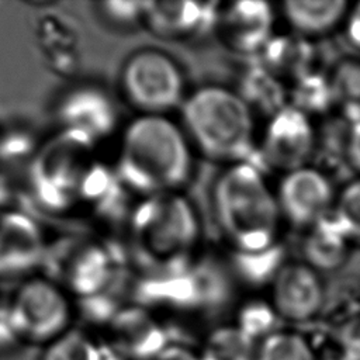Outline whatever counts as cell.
<instances>
[{
	"label": "cell",
	"instance_id": "6da1fadb",
	"mask_svg": "<svg viewBox=\"0 0 360 360\" xmlns=\"http://www.w3.org/2000/svg\"><path fill=\"white\" fill-rule=\"evenodd\" d=\"M94 150V143L69 131L58 129L41 141L25 170V191L34 208L58 217L83 208L103 211L120 181Z\"/></svg>",
	"mask_w": 360,
	"mask_h": 360
},
{
	"label": "cell",
	"instance_id": "7a4b0ae2",
	"mask_svg": "<svg viewBox=\"0 0 360 360\" xmlns=\"http://www.w3.org/2000/svg\"><path fill=\"white\" fill-rule=\"evenodd\" d=\"M193 169L194 149L169 115L138 114L124 127L114 172L128 191L141 198L179 193Z\"/></svg>",
	"mask_w": 360,
	"mask_h": 360
},
{
	"label": "cell",
	"instance_id": "3957f363",
	"mask_svg": "<svg viewBox=\"0 0 360 360\" xmlns=\"http://www.w3.org/2000/svg\"><path fill=\"white\" fill-rule=\"evenodd\" d=\"M217 226L238 256H253L278 246L283 217L274 188L252 162L225 166L211 190Z\"/></svg>",
	"mask_w": 360,
	"mask_h": 360
},
{
	"label": "cell",
	"instance_id": "277c9868",
	"mask_svg": "<svg viewBox=\"0 0 360 360\" xmlns=\"http://www.w3.org/2000/svg\"><path fill=\"white\" fill-rule=\"evenodd\" d=\"M180 121L194 150L225 166L246 162L257 146L255 111L222 84H204L187 93Z\"/></svg>",
	"mask_w": 360,
	"mask_h": 360
},
{
	"label": "cell",
	"instance_id": "5b68a950",
	"mask_svg": "<svg viewBox=\"0 0 360 360\" xmlns=\"http://www.w3.org/2000/svg\"><path fill=\"white\" fill-rule=\"evenodd\" d=\"M129 242L149 276L190 267L200 240V221L180 191L143 197L128 218Z\"/></svg>",
	"mask_w": 360,
	"mask_h": 360
},
{
	"label": "cell",
	"instance_id": "8992f818",
	"mask_svg": "<svg viewBox=\"0 0 360 360\" xmlns=\"http://www.w3.org/2000/svg\"><path fill=\"white\" fill-rule=\"evenodd\" d=\"M4 312L22 345L45 346L70 328L76 318L75 300L42 271L18 280Z\"/></svg>",
	"mask_w": 360,
	"mask_h": 360
},
{
	"label": "cell",
	"instance_id": "52a82bcc",
	"mask_svg": "<svg viewBox=\"0 0 360 360\" xmlns=\"http://www.w3.org/2000/svg\"><path fill=\"white\" fill-rule=\"evenodd\" d=\"M120 89L131 107L149 115H169L181 107L188 93L181 66L156 48H141L127 56L120 70Z\"/></svg>",
	"mask_w": 360,
	"mask_h": 360
},
{
	"label": "cell",
	"instance_id": "ba28073f",
	"mask_svg": "<svg viewBox=\"0 0 360 360\" xmlns=\"http://www.w3.org/2000/svg\"><path fill=\"white\" fill-rule=\"evenodd\" d=\"M42 271L73 300L83 301L108 292L114 269L105 246L96 240L68 238L51 242Z\"/></svg>",
	"mask_w": 360,
	"mask_h": 360
},
{
	"label": "cell",
	"instance_id": "9c48e42d",
	"mask_svg": "<svg viewBox=\"0 0 360 360\" xmlns=\"http://www.w3.org/2000/svg\"><path fill=\"white\" fill-rule=\"evenodd\" d=\"M58 129L82 135L96 146L118 127V108L107 89L97 83H75L62 90L52 104Z\"/></svg>",
	"mask_w": 360,
	"mask_h": 360
},
{
	"label": "cell",
	"instance_id": "30bf717a",
	"mask_svg": "<svg viewBox=\"0 0 360 360\" xmlns=\"http://www.w3.org/2000/svg\"><path fill=\"white\" fill-rule=\"evenodd\" d=\"M316 139L311 117L288 103L269 117L257 146L264 165L284 174L309 165Z\"/></svg>",
	"mask_w": 360,
	"mask_h": 360
},
{
	"label": "cell",
	"instance_id": "8fae6325",
	"mask_svg": "<svg viewBox=\"0 0 360 360\" xmlns=\"http://www.w3.org/2000/svg\"><path fill=\"white\" fill-rule=\"evenodd\" d=\"M274 191L283 221L304 231L332 214L338 193L329 174L314 165L281 174Z\"/></svg>",
	"mask_w": 360,
	"mask_h": 360
},
{
	"label": "cell",
	"instance_id": "7c38bea8",
	"mask_svg": "<svg viewBox=\"0 0 360 360\" xmlns=\"http://www.w3.org/2000/svg\"><path fill=\"white\" fill-rule=\"evenodd\" d=\"M51 240L32 215L0 207V280H21L42 269Z\"/></svg>",
	"mask_w": 360,
	"mask_h": 360
},
{
	"label": "cell",
	"instance_id": "4fadbf2b",
	"mask_svg": "<svg viewBox=\"0 0 360 360\" xmlns=\"http://www.w3.org/2000/svg\"><path fill=\"white\" fill-rule=\"evenodd\" d=\"M269 301L281 322L301 325L319 318L326 308L321 273L305 262H284L270 283Z\"/></svg>",
	"mask_w": 360,
	"mask_h": 360
},
{
	"label": "cell",
	"instance_id": "5bb4252c",
	"mask_svg": "<svg viewBox=\"0 0 360 360\" xmlns=\"http://www.w3.org/2000/svg\"><path fill=\"white\" fill-rule=\"evenodd\" d=\"M105 332V343L128 360H152L173 340L162 321L141 304L122 307Z\"/></svg>",
	"mask_w": 360,
	"mask_h": 360
},
{
	"label": "cell",
	"instance_id": "9a60e30c",
	"mask_svg": "<svg viewBox=\"0 0 360 360\" xmlns=\"http://www.w3.org/2000/svg\"><path fill=\"white\" fill-rule=\"evenodd\" d=\"M215 28L229 49L243 55L256 53L273 38L274 10L264 1L219 4Z\"/></svg>",
	"mask_w": 360,
	"mask_h": 360
},
{
	"label": "cell",
	"instance_id": "2e32d148",
	"mask_svg": "<svg viewBox=\"0 0 360 360\" xmlns=\"http://www.w3.org/2000/svg\"><path fill=\"white\" fill-rule=\"evenodd\" d=\"M218 4L200 1H146L143 25L156 37L183 39L195 37L207 25L215 27Z\"/></svg>",
	"mask_w": 360,
	"mask_h": 360
},
{
	"label": "cell",
	"instance_id": "e0dca14e",
	"mask_svg": "<svg viewBox=\"0 0 360 360\" xmlns=\"http://www.w3.org/2000/svg\"><path fill=\"white\" fill-rule=\"evenodd\" d=\"M35 39L48 68L59 76H72L80 63V37L59 13H45L35 21Z\"/></svg>",
	"mask_w": 360,
	"mask_h": 360
},
{
	"label": "cell",
	"instance_id": "ac0fdd59",
	"mask_svg": "<svg viewBox=\"0 0 360 360\" xmlns=\"http://www.w3.org/2000/svg\"><path fill=\"white\" fill-rule=\"evenodd\" d=\"M350 3L346 0H285L280 14L300 37L329 34L343 24Z\"/></svg>",
	"mask_w": 360,
	"mask_h": 360
},
{
	"label": "cell",
	"instance_id": "d6986e66",
	"mask_svg": "<svg viewBox=\"0 0 360 360\" xmlns=\"http://www.w3.org/2000/svg\"><path fill=\"white\" fill-rule=\"evenodd\" d=\"M305 232L302 262L319 273L338 270L346 263L352 242L332 214Z\"/></svg>",
	"mask_w": 360,
	"mask_h": 360
},
{
	"label": "cell",
	"instance_id": "ffe728a7",
	"mask_svg": "<svg viewBox=\"0 0 360 360\" xmlns=\"http://www.w3.org/2000/svg\"><path fill=\"white\" fill-rule=\"evenodd\" d=\"M255 360H319V350L308 335L278 328L257 343Z\"/></svg>",
	"mask_w": 360,
	"mask_h": 360
},
{
	"label": "cell",
	"instance_id": "44dd1931",
	"mask_svg": "<svg viewBox=\"0 0 360 360\" xmlns=\"http://www.w3.org/2000/svg\"><path fill=\"white\" fill-rule=\"evenodd\" d=\"M256 349L257 343L233 323L211 329L200 346L204 360H255Z\"/></svg>",
	"mask_w": 360,
	"mask_h": 360
},
{
	"label": "cell",
	"instance_id": "7402d4cb",
	"mask_svg": "<svg viewBox=\"0 0 360 360\" xmlns=\"http://www.w3.org/2000/svg\"><path fill=\"white\" fill-rule=\"evenodd\" d=\"M333 105L350 122L360 120V60L345 59L329 75Z\"/></svg>",
	"mask_w": 360,
	"mask_h": 360
},
{
	"label": "cell",
	"instance_id": "603a6c76",
	"mask_svg": "<svg viewBox=\"0 0 360 360\" xmlns=\"http://www.w3.org/2000/svg\"><path fill=\"white\" fill-rule=\"evenodd\" d=\"M101 343L87 330L73 326L42 346L38 360H98Z\"/></svg>",
	"mask_w": 360,
	"mask_h": 360
},
{
	"label": "cell",
	"instance_id": "cb8c5ba5",
	"mask_svg": "<svg viewBox=\"0 0 360 360\" xmlns=\"http://www.w3.org/2000/svg\"><path fill=\"white\" fill-rule=\"evenodd\" d=\"M41 141L27 127L13 125L0 131V169L8 174V169L24 166L28 169Z\"/></svg>",
	"mask_w": 360,
	"mask_h": 360
},
{
	"label": "cell",
	"instance_id": "d4e9b609",
	"mask_svg": "<svg viewBox=\"0 0 360 360\" xmlns=\"http://www.w3.org/2000/svg\"><path fill=\"white\" fill-rule=\"evenodd\" d=\"M278 322L281 321L269 300H249L239 305L233 325L253 342L259 343L280 328L277 326Z\"/></svg>",
	"mask_w": 360,
	"mask_h": 360
},
{
	"label": "cell",
	"instance_id": "484cf974",
	"mask_svg": "<svg viewBox=\"0 0 360 360\" xmlns=\"http://www.w3.org/2000/svg\"><path fill=\"white\" fill-rule=\"evenodd\" d=\"M332 217L352 245H360V176L345 183L336 193Z\"/></svg>",
	"mask_w": 360,
	"mask_h": 360
},
{
	"label": "cell",
	"instance_id": "4316f807",
	"mask_svg": "<svg viewBox=\"0 0 360 360\" xmlns=\"http://www.w3.org/2000/svg\"><path fill=\"white\" fill-rule=\"evenodd\" d=\"M330 350L342 360H360V312L336 322Z\"/></svg>",
	"mask_w": 360,
	"mask_h": 360
},
{
	"label": "cell",
	"instance_id": "83f0119b",
	"mask_svg": "<svg viewBox=\"0 0 360 360\" xmlns=\"http://www.w3.org/2000/svg\"><path fill=\"white\" fill-rule=\"evenodd\" d=\"M145 6L146 1H103L97 4V14L117 28H131L143 24Z\"/></svg>",
	"mask_w": 360,
	"mask_h": 360
},
{
	"label": "cell",
	"instance_id": "f1b7e54d",
	"mask_svg": "<svg viewBox=\"0 0 360 360\" xmlns=\"http://www.w3.org/2000/svg\"><path fill=\"white\" fill-rule=\"evenodd\" d=\"M152 360H204L200 347H194L187 342L173 339Z\"/></svg>",
	"mask_w": 360,
	"mask_h": 360
},
{
	"label": "cell",
	"instance_id": "f546056e",
	"mask_svg": "<svg viewBox=\"0 0 360 360\" xmlns=\"http://www.w3.org/2000/svg\"><path fill=\"white\" fill-rule=\"evenodd\" d=\"M345 158L349 166L360 176V120L350 122L347 127Z\"/></svg>",
	"mask_w": 360,
	"mask_h": 360
},
{
	"label": "cell",
	"instance_id": "4dcf8cb0",
	"mask_svg": "<svg viewBox=\"0 0 360 360\" xmlns=\"http://www.w3.org/2000/svg\"><path fill=\"white\" fill-rule=\"evenodd\" d=\"M342 27L347 42L360 51V1L349 6Z\"/></svg>",
	"mask_w": 360,
	"mask_h": 360
},
{
	"label": "cell",
	"instance_id": "1f68e13d",
	"mask_svg": "<svg viewBox=\"0 0 360 360\" xmlns=\"http://www.w3.org/2000/svg\"><path fill=\"white\" fill-rule=\"evenodd\" d=\"M14 186L10 176L0 169V207L13 205L14 198Z\"/></svg>",
	"mask_w": 360,
	"mask_h": 360
},
{
	"label": "cell",
	"instance_id": "d6a6232c",
	"mask_svg": "<svg viewBox=\"0 0 360 360\" xmlns=\"http://www.w3.org/2000/svg\"><path fill=\"white\" fill-rule=\"evenodd\" d=\"M98 360H128L114 349H111L105 342L101 343V352H100V359Z\"/></svg>",
	"mask_w": 360,
	"mask_h": 360
},
{
	"label": "cell",
	"instance_id": "836d02e7",
	"mask_svg": "<svg viewBox=\"0 0 360 360\" xmlns=\"http://www.w3.org/2000/svg\"><path fill=\"white\" fill-rule=\"evenodd\" d=\"M318 350H319V360H342L330 349H318Z\"/></svg>",
	"mask_w": 360,
	"mask_h": 360
},
{
	"label": "cell",
	"instance_id": "e575fe53",
	"mask_svg": "<svg viewBox=\"0 0 360 360\" xmlns=\"http://www.w3.org/2000/svg\"><path fill=\"white\" fill-rule=\"evenodd\" d=\"M3 304H4V301H3L1 297H0V312H1V309H3Z\"/></svg>",
	"mask_w": 360,
	"mask_h": 360
}]
</instances>
